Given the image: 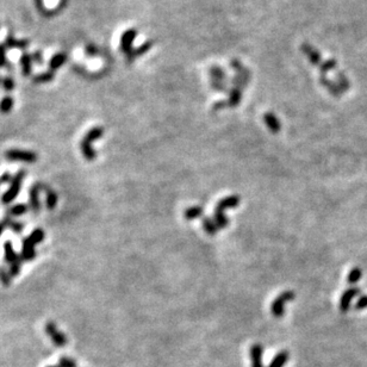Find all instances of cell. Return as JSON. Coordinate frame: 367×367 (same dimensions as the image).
I'll return each instance as SVG.
<instances>
[{
  "label": "cell",
  "instance_id": "cell-1",
  "mask_svg": "<svg viewBox=\"0 0 367 367\" xmlns=\"http://www.w3.org/2000/svg\"><path fill=\"white\" fill-rule=\"evenodd\" d=\"M44 236H46V234H44L43 229L38 228L35 229L28 237L24 238L22 253H20V258L23 259V261L34 260L36 256L35 247L44 240Z\"/></svg>",
  "mask_w": 367,
  "mask_h": 367
},
{
  "label": "cell",
  "instance_id": "cell-2",
  "mask_svg": "<svg viewBox=\"0 0 367 367\" xmlns=\"http://www.w3.org/2000/svg\"><path fill=\"white\" fill-rule=\"evenodd\" d=\"M104 134V129L101 127H94L83 136V139L80 142V150L85 157V160L93 161L97 157V153L92 148V142L99 140Z\"/></svg>",
  "mask_w": 367,
  "mask_h": 367
},
{
  "label": "cell",
  "instance_id": "cell-3",
  "mask_svg": "<svg viewBox=\"0 0 367 367\" xmlns=\"http://www.w3.org/2000/svg\"><path fill=\"white\" fill-rule=\"evenodd\" d=\"M24 177H25V171H19L12 178L11 183H10V187L6 192L2 195L1 197V203L2 204H10L17 198V196L19 195V191L20 187H22Z\"/></svg>",
  "mask_w": 367,
  "mask_h": 367
},
{
  "label": "cell",
  "instance_id": "cell-4",
  "mask_svg": "<svg viewBox=\"0 0 367 367\" xmlns=\"http://www.w3.org/2000/svg\"><path fill=\"white\" fill-rule=\"evenodd\" d=\"M5 156L8 161H20L26 163H34L38 159L35 151L22 150V149H10L6 151Z\"/></svg>",
  "mask_w": 367,
  "mask_h": 367
},
{
  "label": "cell",
  "instance_id": "cell-5",
  "mask_svg": "<svg viewBox=\"0 0 367 367\" xmlns=\"http://www.w3.org/2000/svg\"><path fill=\"white\" fill-rule=\"evenodd\" d=\"M294 299V291H285L283 292L280 296H278L274 299V302L271 305V312L274 317H278L280 318L283 315H284V305L288 302H291V300Z\"/></svg>",
  "mask_w": 367,
  "mask_h": 367
},
{
  "label": "cell",
  "instance_id": "cell-6",
  "mask_svg": "<svg viewBox=\"0 0 367 367\" xmlns=\"http://www.w3.org/2000/svg\"><path fill=\"white\" fill-rule=\"evenodd\" d=\"M46 333L56 347H65V346L67 345L68 342L67 336H66L61 330H59L58 326H56L54 322H48L46 324Z\"/></svg>",
  "mask_w": 367,
  "mask_h": 367
},
{
  "label": "cell",
  "instance_id": "cell-7",
  "mask_svg": "<svg viewBox=\"0 0 367 367\" xmlns=\"http://www.w3.org/2000/svg\"><path fill=\"white\" fill-rule=\"evenodd\" d=\"M43 184H35L29 191V201H30V209L35 214H38L41 210V201L40 193L41 190H43Z\"/></svg>",
  "mask_w": 367,
  "mask_h": 367
},
{
  "label": "cell",
  "instance_id": "cell-8",
  "mask_svg": "<svg viewBox=\"0 0 367 367\" xmlns=\"http://www.w3.org/2000/svg\"><path fill=\"white\" fill-rule=\"evenodd\" d=\"M241 198L237 195L228 196L225 198H223L222 201L219 202V204L215 208V213L216 214H224L226 209H234L240 204Z\"/></svg>",
  "mask_w": 367,
  "mask_h": 367
},
{
  "label": "cell",
  "instance_id": "cell-9",
  "mask_svg": "<svg viewBox=\"0 0 367 367\" xmlns=\"http://www.w3.org/2000/svg\"><path fill=\"white\" fill-rule=\"evenodd\" d=\"M137 37V30L129 29L124 31L121 38V50L124 54H129L131 52V47H133V42Z\"/></svg>",
  "mask_w": 367,
  "mask_h": 367
},
{
  "label": "cell",
  "instance_id": "cell-10",
  "mask_svg": "<svg viewBox=\"0 0 367 367\" xmlns=\"http://www.w3.org/2000/svg\"><path fill=\"white\" fill-rule=\"evenodd\" d=\"M359 294H360L359 288H351L344 292V294L341 296V299H340V309H341L342 312H346L350 309L352 299L356 296H358Z\"/></svg>",
  "mask_w": 367,
  "mask_h": 367
},
{
  "label": "cell",
  "instance_id": "cell-11",
  "mask_svg": "<svg viewBox=\"0 0 367 367\" xmlns=\"http://www.w3.org/2000/svg\"><path fill=\"white\" fill-rule=\"evenodd\" d=\"M262 354H264V348L261 345H253L249 350L250 360H252V367H264L262 365Z\"/></svg>",
  "mask_w": 367,
  "mask_h": 367
},
{
  "label": "cell",
  "instance_id": "cell-12",
  "mask_svg": "<svg viewBox=\"0 0 367 367\" xmlns=\"http://www.w3.org/2000/svg\"><path fill=\"white\" fill-rule=\"evenodd\" d=\"M302 52L304 53V55L309 59V61L311 62L312 65L315 66H320L322 64V58H321V54L315 49L314 47H311L310 44H303L302 46Z\"/></svg>",
  "mask_w": 367,
  "mask_h": 367
},
{
  "label": "cell",
  "instance_id": "cell-13",
  "mask_svg": "<svg viewBox=\"0 0 367 367\" xmlns=\"http://www.w3.org/2000/svg\"><path fill=\"white\" fill-rule=\"evenodd\" d=\"M264 121H265V123H266L267 128L270 129L271 133L278 134L280 131V129H282V124H280L279 119L277 118V116L272 112H267L266 115L264 116Z\"/></svg>",
  "mask_w": 367,
  "mask_h": 367
},
{
  "label": "cell",
  "instance_id": "cell-14",
  "mask_svg": "<svg viewBox=\"0 0 367 367\" xmlns=\"http://www.w3.org/2000/svg\"><path fill=\"white\" fill-rule=\"evenodd\" d=\"M151 47H153V42L147 41L146 43H143L141 47H139L137 49L133 50V52H130L129 54H128V61L133 62L136 58H139V56H141L143 55V54L147 53Z\"/></svg>",
  "mask_w": 367,
  "mask_h": 367
},
{
  "label": "cell",
  "instance_id": "cell-15",
  "mask_svg": "<svg viewBox=\"0 0 367 367\" xmlns=\"http://www.w3.org/2000/svg\"><path fill=\"white\" fill-rule=\"evenodd\" d=\"M43 190L46 191L47 208L49 209V210H54V209H55V207H56V204H58V201H59L58 195H56L55 191H54L53 189H50V187H48V186H43Z\"/></svg>",
  "mask_w": 367,
  "mask_h": 367
},
{
  "label": "cell",
  "instance_id": "cell-16",
  "mask_svg": "<svg viewBox=\"0 0 367 367\" xmlns=\"http://www.w3.org/2000/svg\"><path fill=\"white\" fill-rule=\"evenodd\" d=\"M241 99H242V88L240 87H232L230 93H229V99L226 103H228V106L235 107L237 106L238 104L241 103Z\"/></svg>",
  "mask_w": 367,
  "mask_h": 367
},
{
  "label": "cell",
  "instance_id": "cell-17",
  "mask_svg": "<svg viewBox=\"0 0 367 367\" xmlns=\"http://www.w3.org/2000/svg\"><path fill=\"white\" fill-rule=\"evenodd\" d=\"M4 252H5V261L7 262L8 265H11L12 262H14L17 259H19L20 255H18L16 252H14L13 246H12L11 241H6L4 243Z\"/></svg>",
  "mask_w": 367,
  "mask_h": 367
},
{
  "label": "cell",
  "instance_id": "cell-18",
  "mask_svg": "<svg viewBox=\"0 0 367 367\" xmlns=\"http://www.w3.org/2000/svg\"><path fill=\"white\" fill-rule=\"evenodd\" d=\"M203 214H204V209H203L202 207H199V205H195V207H191L189 209H186L184 213V216L186 220H193L199 219V217H202Z\"/></svg>",
  "mask_w": 367,
  "mask_h": 367
},
{
  "label": "cell",
  "instance_id": "cell-19",
  "mask_svg": "<svg viewBox=\"0 0 367 367\" xmlns=\"http://www.w3.org/2000/svg\"><path fill=\"white\" fill-rule=\"evenodd\" d=\"M289 359H290V354L286 351H282L274 357V359L268 367H284L285 364L289 362Z\"/></svg>",
  "mask_w": 367,
  "mask_h": 367
},
{
  "label": "cell",
  "instance_id": "cell-20",
  "mask_svg": "<svg viewBox=\"0 0 367 367\" xmlns=\"http://www.w3.org/2000/svg\"><path fill=\"white\" fill-rule=\"evenodd\" d=\"M66 59H67V58H66V54H64V53L55 54V55H54L49 61L50 71L54 72L55 70H58V68L61 67V66L66 62Z\"/></svg>",
  "mask_w": 367,
  "mask_h": 367
},
{
  "label": "cell",
  "instance_id": "cell-21",
  "mask_svg": "<svg viewBox=\"0 0 367 367\" xmlns=\"http://www.w3.org/2000/svg\"><path fill=\"white\" fill-rule=\"evenodd\" d=\"M202 225H203V228H204V230L207 231V234L211 235V236L216 235L217 230H219V228H217L216 223L214 222V220L209 219V217H203Z\"/></svg>",
  "mask_w": 367,
  "mask_h": 367
},
{
  "label": "cell",
  "instance_id": "cell-22",
  "mask_svg": "<svg viewBox=\"0 0 367 367\" xmlns=\"http://www.w3.org/2000/svg\"><path fill=\"white\" fill-rule=\"evenodd\" d=\"M31 60L32 58L29 55V54L24 53L22 56H20V65L23 67V74L24 75H29L31 73Z\"/></svg>",
  "mask_w": 367,
  "mask_h": 367
},
{
  "label": "cell",
  "instance_id": "cell-23",
  "mask_svg": "<svg viewBox=\"0 0 367 367\" xmlns=\"http://www.w3.org/2000/svg\"><path fill=\"white\" fill-rule=\"evenodd\" d=\"M209 74L214 77V80H217V81H223L226 79V74L225 72L222 70L220 67H217V66H214V67L210 68L209 71Z\"/></svg>",
  "mask_w": 367,
  "mask_h": 367
},
{
  "label": "cell",
  "instance_id": "cell-24",
  "mask_svg": "<svg viewBox=\"0 0 367 367\" xmlns=\"http://www.w3.org/2000/svg\"><path fill=\"white\" fill-rule=\"evenodd\" d=\"M13 104H14L13 98L6 95V97L2 98L1 101H0V112L8 113L12 110V107H13Z\"/></svg>",
  "mask_w": 367,
  "mask_h": 367
},
{
  "label": "cell",
  "instance_id": "cell-25",
  "mask_svg": "<svg viewBox=\"0 0 367 367\" xmlns=\"http://www.w3.org/2000/svg\"><path fill=\"white\" fill-rule=\"evenodd\" d=\"M26 211H28V207H26L25 204H22V203H19V204H16L13 205L10 210H8V215L12 217H18V216H23V215L26 214Z\"/></svg>",
  "mask_w": 367,
  "mask_h": 367
},
{
  "label": "cell",
  "instance_id": "cell-26",
  "mask_svg": "<svg viewBox=\"0 0 367 367\" xmlns=\"http://www.w3.org/2000/svg\"><path fill=\"white\" fill-rule=\"evenodd\" d=\"M214 222L216 223L217 228H219V229H224L225 226L229 224L228 217H226L224 214H216V213H215Z\"/></svg>",
  "mask_w": 367,
  "mask_h": 367
},
{
  "label": "cell",
  "instance_id": "cell-27",
  "mask_svg": "<svg viewBox=\"0 0 367 367\" xmlns=\"http://www.w3.org/2000/svg\"><path fill=\"white\" fill-rule=\"evenodd\" d=\"M4 220H5L6 225H7V228L12 229V230L16 232V234H19V232L24 229V225L22 224V223L17 222V220H13L11 217H6Z\"/></svg>",
  "mask_w": 367,
  "mask_h": 367
},
{
  "label": "cell",
  "instance_id": "cell-28",
  "mask_svg": "<svg viewBox=\"0 0 367 367\" xmlns=\"http://www.w3.org/2000/svg\"><path fill=\"white\" fill-rule=\"evenodd\" d=\"M0 283L4 286H10L12 283V277L10 272L2 266H0Z\"/></svg>",
  "mask_w": 367,
  "mask_h": 367
},
{
  "label": "cell",
  "instance_id": "cell-29",
  "mask_svg": "<svg viewBox=\"0 0 367 367\" xmlns=\"http://www.w3.org/2000/svg\"><path fill=\"white\" fill-rule=\"evenodd\" d=\"M362 276H363L362 270H360L359 267H354L350 272V274H348V283H350V284H357L360 280V278H362Z\"/></svg>",
  "mask_w": 367,
  "mask_h": 367
},
{
  "label": "cell",
  "instance_id": "cell-30",
  "mask_svg": "<svg viewBox=\"0 0 367 367\" xmlns=\"http://www.w3.org/2000/svg\"><path fill=\"white\" fill-rule=\"evenodd\" d=\"M22 258L19 256V259H17L16 261L12 262V264L10 265V268H8V272H10L11 277L13 278V277H17L18 274L20 273V270H22Z\"/></svg>",
  "mask_w": 367,
  "mask_h": 367
},
{
  "label": "cell",
  "instance_id": "cell-31",
  "mask_svg": "<svg viewBox=\"0 0 367 367\" xmlns=\"http://www.w3.org/2000/svg\"><path fill=\"white\" fill-rule=\"evenodd\" d=\"M5 46L8 48H26L28 47V41H16L13 37H7L5 42Z\"/></svg>",
  "mask_w": 367,
  "mask_h": 367
},
{
  "label": "cell",
  "instance_id": "cell-32",
  "mask_svg": "<svg viewBox=\"0 0 367 367\" xmlns=\"http://www.w3.org/2000/svg\"><path fill=\"white\" fill-rule=\"evenodd\" d=\"M336 66H338V64H336L335 60H328V61L322 62V64L320 65L321 73H322L321 75H324V74H326L327 72L334 70V68H335Z\"/></svg>",
  "mask_w": 367,
  "mask_h": 367
},
{
  "label": "cell",
  "instance_id": "cell-33",
  "mask_svg": "<svg viewBox=\"0 0 367 367\" xmlns=\"http://www.w3.org/2000/svg\"><path fill=\"white\" fill-rule=\"evenodd\" d=\"M53 79H54V72L49 71V72H46V73L40 74V75L36 76L35 81L36 82H49V81H52Z\"/></svg>",
  "mask_w": 367,
  "mask_h": 367
},
{
  "label": "cell",
  "instance_id": "cell-34",
  "mask_svg": "<svg viewBox=\"0 0 367 367\" xmlns=\"http://www.w3.org/2000/svg\"><path fill=\"white\" fill-rule=\"evenodd\" d=\"M59 365L61 367H77L76 363L74 362L72 358H68V357H62L61 359H60Z\"/></svg>",
  "mask_w": 367,
  "mask_h": 367
},
{
  "label": "cell",
  "instance_id": "cell-35",
  "mask_svg": "<svg viewBox=\"0 0 367 367\" xmlns=\"http://www.w3.org/2000/svg\"><path fill=\"white\" fill-rule=\"evenodd\" d=\"M211 86H213V87L219 92H223V93H226V92H228L225 83L223 81H217V80H213V81H211Z\"/></svg>",
  "mask_w": 367,
  "mask_h": 367
},
{
  "label": "cell",
  "instance_id": "cell-36",
  "mask_svg": "<svg viewBox=\"0 0 367 367\" xmlns=\"http://www.w3.org/2000/svg\"><path fill=\"white\" fill-rule=\"evenodd\" d=\"M1 83H2V87H4L5 91H7V92H11L12 89L14 88V81L11 79V77H5V79H2Z\"/></svg>",
  "mask_w": 367,
  "mask_h": 367
},
{
  "label": "cell",
  "instance_id": "cell-37",
  "mask_svg": "<svg viewBox=\"0 0 367 367\" xmlns=\"http://www.w3.org/2000/svg\"><path fill=\"white\" fill-rule=\"evenodd\" d=\"M367 308V296H363L360 297V299L358 300L356 304V309L357 310H363Z\"/></svg>",
  "mask_w": 367,
  "mask_h": 367
},
{
  "label": "cell",
  "instance_id": "cell-38",
  "mask_svg": "<svg viewBox=\"0 0 367 367\" xmlns=\"http://www.w3.org/2000/svg\"><path fill=\"white\" fill-rule=\"evenodd\" d=\"M85 50H86V54H87V55H89V56H94V55H97V54H98L97 48H95L93 44H88V46H86Z\"/></svg>",
  "mask_w": 367,
  "mask_h": 367
},
{
  "label": "cell",
  "instance_id": "cell-39",
  "mask_svg": "<svg viewBox=\"0 0 367 367\" xmlns=\"http://www.w3.org/2000/svg\"><path fill=\"white\" fill-rule=\"evenodd\" d=\"M5 44H0V67L4 66L6 64V59H5Z\"/></svg>",
  "mask_w": 367,
  "mask_h": 367
},
{
  "label": "cell",
  "instance_id": "cell-40",
  "mask_svg": "<svg viewBox=\"0 0 367 367\" xmlns=\"http://www.w3.org/2000/svg\"><path fill=\"white\" fill-rule=\"evenodd\" d=\"M12 178H13V177H12V175L8 172L4 173V174H2L1 177H0V184H1V183L2 184H4V183H11Z\"/></svg>",
  "mask_w": 367,
  "mask_h": 367
},
{
  "label": "cell",
  "instance_id": "cell-41",
  "mask_svg": "<svg viewBox=\"0 0 367 367\" xmlns=\"http://www.w3.org/2000/svg\"><path fill=\"white\" fill-rule=\"evenodd\" d=\"M228 106V103L226 101H219V103H216L214 105V111H219V110H222L223 107Z\"/></svg>",
  "mask_w": 367,
  "mask_h": 367
},
{
  "label": "cell",
  "instance_id": "cell-42",
  "mask_svg": "<svg viewBox=\"0 0 367 367\" xmlns=\"http://www.w3.org/2000/svg\"><path fill=\"white\" fill-rule=\"evenodd\" d=\"M32 60H34L35 62H37V64H42V60H43V58H42V54L41 52H36L34 55L31 56Z\"/></svg>",
  "mask_w": 367,
  "mask_h": 367
},
{
  "label": "cell",
  "instance_id": "cell-43",
  "mask_svg": "<svg viewBox=\"0 0 367 367\" xmlns=\"http://www.w3.org/2000/svg\"><path fill=\"white\" fill-rule=\"evenodd\" d=\"M6 228H7V225H6L5 220H1V222H0V236H1L2 232H4Z\"/></svg>",
  "mask_w": 367,
  "mask_h": 367
},
{
  "label": "cell",
  "instance_id": "cell-44",
  "mask_svg": "<svg viewBox=\"0 0 367 367\" xmlns=\"http://www.w3.org/2000/svg\"><path fill=\"white\" fill-rule=\"evenodd\" d=\"M48 367H61L60 365H55V366H48Z\"/></svg>",
  "mask_w": 367,
  "mask_h": 367
}]
</instances>
